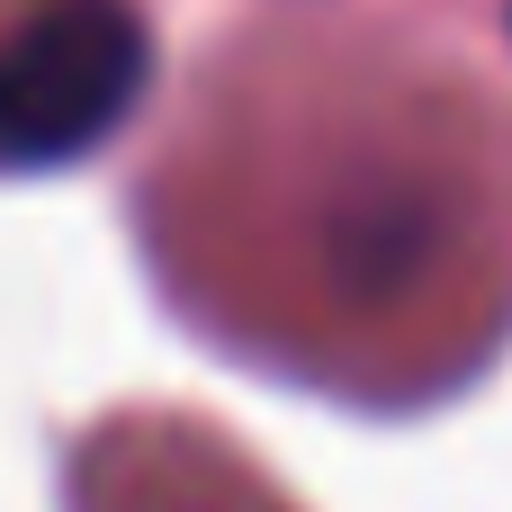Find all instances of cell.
<instances>
[{"label":"cell","mask_w":512,"mask_h":512,"mask_svg":"<svg viewBox=\"0 0 512 512\" xmlns=\"http://www.w3.org/2000/svg\"><path fill=\"white\" fill-rule=\"evenodd\" d=\"M144 90V18L126 0H9L0 9V162L36 171L90 153Z\"/></svg>","instance_id":"obj_1"}]
</instances>
